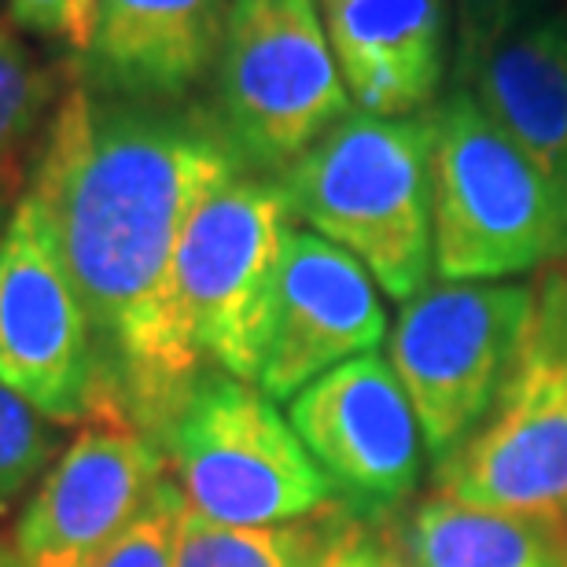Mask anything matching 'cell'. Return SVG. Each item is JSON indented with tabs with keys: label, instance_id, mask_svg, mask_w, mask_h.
Returning <instances> with one entry per match:
<instances>
[{
	"label": "cell",
	"instance_id": "cell-18",
	"mask_svg": "<svg viewBox=\"0 0 567 567\" xmlns=\"http://www.w3.org/2000/svg\"><path fill=\"white\" fill-rule=\"evenodd\" d=\"M55 82L8 22H0V158L11 155L52 104Z\"/></svg>",
	"mask_w": 567,
	"mask_h": 567
},
{
	"label": "cell",
	"instance_id": "cell-10",
	"mask_svg": "<svg viewBox=\"0 0 567 567\" xmlns=\"http://www.w3.org/2000/svg\"><path fill=\"white\" fill-rule=\"evenodd\" d=\"M288 421L350 519H383L416 491L424 435L391 361L361 354L288 402Z\"/></svg>",
	"mask_w": 567,
	"mask_h": 567
},
{
	"label": "cell",
	"instance_id": "cell-9",
	"mask_svg": "<svg viewBox=\"0 0 567 567\" xmlns=\"http://www.w3.org/2000/svg\"><path fill=\"white\" fill-rule=\"evenodd\" d=\"M0 383L52 421H107L93 328L33 192L0 236Z\"/></svg>",
	"mask_w": 567,
	"mask_h": 567
},
{
	"label": "cell",
	"instance_id": "cell-13",
	"mask_svg": "<svg viewBox=\"0 0 567 567\" xmlns=\"http://www.w3.org/2000/svg\"><path fill=\"white\" fill-rule=\"evenodd\" d=\"M233 0H100L96 33L85 49V82L100 96H185L218 66Z\"/></svg>",
	"mask_w": 567,
	"mask_h": 567
},
{
	"label": "cell",
	"instance_id": "cell-3",
	"mask_svg": "<svg viewBox=\"0 0 567 567\" xmlns=\"http://www.w3.org/2000/svg\"><path fill=\"white\" fill-rule=\"evenodd\" d=\"M431 244L442 280H502L567 255V196L468 89L431 111Z\"/></svg>",
	"mask_w": 567,
	"mask_h": 567
},
{
	"label": "cell",
	"instance_id": "cell-11",
	"mask_svg": "<svg viewBox=\"0 0 567 567\" xmlns=\"http://www.w3.org/2000/svg\"><path fill=\"white\" fill-rule=\"evenodd\" d=\"M388 336L377 280L354 255L310 229L284 240L258 388L291 402L343 361L377 354Z\"/></svg>",
	"mask_w": 567,
	"mask_h": 567
},
{
	"label": "cell",
	"instance_id": "cell-2",
	"mask_svg": "<svg viewBox=\"0 0 567 567\" xmlns=\"http://www.w3.org/2000/svg\"><path fill=\"white\" fill-rule=\"evenodd\" d=\"M431 144V111L405 118L350 111L280 174L295 218L354 255L377 288L402 302L421 295L435 269Z\"/></svg>",
	"mask_w": 567,
	"mask_h": 567
},
{
	"label": "cell",
	"instance_id": "cell-8",
	"mask_svg": "<svg viewBox=\"0 0 567 567\" xmlns=\"http://www.w3.org/2000/svg\"><path fill=\"white\" fill-rule=\"evenodd\" d=\"M439 494L567 530V274L535 291L524 350L494 410L439 468Z\"/></svg>",
	"mask_w": 567,
	"mask_h": 567
},
{
	"label": "cell",
	"instance_id": "cell-16",
	"mask_svg": "<svg viewBox=\"0 0 567 567\" xmlns=\"http://www.w3.org/2000/svg\"><path fill=\"white\" fill-rule=\"evenodd\" d=\"M413 567H567V530L435 494L405 524Z\"/></svg>",
	"mask_w": 567,
	"mask_h": 567
},
{
	"label": "cell",
	"instance_id": "cell-19",
	"mask_svg": "<svg viewBox=\"0 0 567 567\" xmlns=\"http://www.w3.org/2000/svg\"><path fill=\"white\" fill-rule=\"evenodd\" d=\"M185 513L188 505L177 483L163 480L144 513L93 567H177V542Z\"/></svg>",
	"mask_w": 567,
	"mask_h": 567
},
{
	"label": "cell",
	"instance_id": "cell-17",
	"mask_svg": "<svg viewBox=\"0 0 567 567\" xmlns=\"http://www.w3.org/2000/svg\"><path fill=\"white\" fill-rule=\"evenodd\" d=\"M354 524L336 505L277 527H225L185 513L177 567H324Z\"/></svg>",
	"mask_w": 567,
	"mask_h": 567
},
{
	"label": "cell",
	"instance_id": "cell-5",
	"mask_svg": "<svg viewBox=\"0 0 567 567\" xmlns=\"http://www.w3.org/2000/svg\"><path fill=\"white\" fill-rule=\"evenodd\" d=\"M188 513L225 527L295 524L336 505L291 421L258 383L203 372L163 439Z\"/></svg>",
	"mask_w": 567,
	"mask_h": 567
},
{
	"label": "cell",
	"instance_id": "cell-25",
	"mask_svg": "<svg viewBox=\"0 0 567 567\" xmlns=\"http://www.w3.org/2000/svg\"><path fill=\"white\" fill-rule=\"evenodd\" d=\"M0 567H22V564H19V557H16V549L0 546Z\"/></svg>",
	"mask_w": 567,
	"mask_h": 567
},
{
	"label": "cell",
	"instance_id": "cell-12",
	"mask_svg": "<svg viewBox=\"0 0 567 567\" xmlns=\"http://www.w3.org/2000/svg\"><path fill=\"white\" fill-rule=\"evenodd\" d=\"M163 480L166 457L144 431L126 421H96L33 494L11 549L22 567H93Z\"/></svg>",
	"mask_w": 567,
	"mask_h": 567
},
{
	"label": "cell",
	"instance_id": "cell-20",
	"mask_svg": "<svg viewBox=\"0 0 567 567\" xmlns=\"http://www.w3.org/2000/svg\"><path fill=\"white\" fill-rule=\"evenodd\" d=\"M49 457V431L41 413L0 383V502L19 494Z\"/></svg>",
	"mask_w": 567,
	"mask_h": 567
},
{
	"label": "cell",
	"instance_id": "cell-1",
	"mask_svg": "<svg viewBox=\"0 0 567 567\" xmlns=\"http://www.w3.org/2000/svg\"><path fill=\"white\" fill-rule=\"evenodd\" d=\"M236 174L244 163L214 118L74 85L30 188L93 328L107 421L158 450L210 372L169 324V266L199 203Z\"/></svg>",
	"mask_w": 567,
	"mask_h": 567
},
{
	"label": "cell",
	"instance_id": "cell-14",
	"mask_svg": "<svg viewBox=\"0 0 567 567\" xmlns=\"http://www.w3.org/2000/svg\"><path fill=\"white\" fill-rule=\"evenodd\" d=\"M350 100L380 118L421 115L446 74V0H321Z\"/></svg>",
	"mask_w": 567,
	"mask_h": 567
},
{
	"label": "cell",
	"instance_id": "cell-15",
	"mask_svg": "<svg viewBox=\"0 0 567 567\" xmlns=\"http://www.w3.org/2000/svg\"><path fill=\"white\" fill-rule=\"evenodd\" d=\"M457 78L567 196V16L524 22Z\"/></svg>",
	"mask_w": 567,
	"mask_h": 567
},
{
	"label": "cell",
	"instance_id": "cell-23",
	"mask_svg": "<svg viewBox=\"0 0 567 567\" xmlns=\"http://www.w3.org/2000/svg\"><path fill=\"white\" fill-rule=\"evenodd\" d=\"M66 11H71V0H11V16L19 27L60 33V38H66Z\"/></svg>",
	"mask_w": 567,
	"mask_h": 567
},
{
	"label": "cell",
	"instance_id": "cell-24",
	"mask_svg": "<svg viewBox=\"0 0 567 567\" xmlns=\"http://www.w3.org/2000/svg\"><path fill=\"white\" fill-rule=\"evenodd\" d=\"M96 16H100V0H71V11H66V41L78 52H85L93 44Z\"/></svg>",
	"mask_w": 567,
	"mask_h": 567
},
{
	"label": "cell",
	"instance_id": "cell-6",
	"mask_svg": "<svg viewBox=\"0 0 567 567\" xmlns=\"http://www.w3.org/2000/svg\"><path fill=\"white\" fill-rule=\"evenodd\" d=\"M350 115L317 0H233L218 52V130L244 169L284 174Z\"/></svg>",
	"mask_w": 567,
	"mask_h": 567
},
{
	"label": "cell",
	"instance_id": "cell-21",
	"mask_svg": "<svg viewBox=\"0 0 567 567\" xmlns=\"http://www.w3.org/2000/svg\"><path fill=\"white\" fill-rule=\"evenodd\" d=\"M457 4V74L480 55L519 30L524 22L546 16L553 0H453Z\"/></svg>",
	"mask_w": 567,
	"mask_h": 567
},
{
	"label": "cell",
	"instance_id": "cell-4",
	"mask_svg": "<svg viewBox=\"0 0 567 567\" xmlns=\"http://www.w3.org/2000/svg\"><path fill=\"white\" fill-rule=\"evenodd\" d=\"M291 221L280 181L251 174L225 181L192 214L169 266L166 313L207 369L258 383Z\"/></svg>",
	"mask_w": 567,
	"mask_h": 567
},
{
	"label": "cell",
	"instance_id": "cell-22",
	"mask_svg": "<svg viewBox=\"0 0 567 567\" xmlns=\"http://www.w3.org/2000/svg\"><path fill=\"white\" fill-rule=\"evenodd\" d=\"M324 567H413V564L405 553L388 546V542L377 535H365L361 524H354L343 535V542L328 553Z\"/></svg>",
	"mask_w": 567,
	"mask_h": 567
},
{
	"label": "cell",
	"instance_id": "cell-7",
	"mask_svg": "<svg viewBox=\"0 0 567 567\" xmlns=\"http://www.w3.org/2000/svg\"><path fill=\"white\" fill-rule=\"evenodd\" d=\"M535 288L442 280L402 306L391 332V369L442 468L494 410L524 350Z\"/></svg>",
	"mask_w": 567,
	"mask_h": 567
}]
</instances>
